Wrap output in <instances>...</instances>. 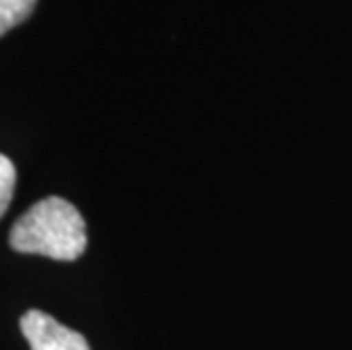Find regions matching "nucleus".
<instances>
[{
    "label": "nucleus",
    "mask_w": 352,
    "mask_h": 350,
    "mask_svg": "<svg viewBox=\"0 0 352 350\" xmlns=\"http://www.w3.org/2000/svg\"><path fill=\"white\" fill-rule=\"evenodd\" d=\"M10 245L16 252L76 262L87 250L85 219L69 200L59 196L43 198L12 226Z\"/></svg>",
    "instance_id": "f257e3e1"
},
{
    "label": "nucleus",
    "mask_w": 352,
    "mask_h": 350,
    "mask_svg": "<svg viewBox=\"0 0 352 350\" xmlns=\"http://www.w3.org/2000/svg\"><path fill=\"white\" fill-rule=\"evenodd\" d=\"M21 332L32 350H91L80 332L39 309H30L21 316Z\"/></svg>",
    "instance_id": "f03ea898"
},
{
    "label": "nucleus",
    "mask_w": 352,
    "mask_h": 350,
    "mask_svg": "<svg viewBox=\"0 0 352 350\" xmlns=\"http://www.w3.org/2000/svg\"><path fill=\"white\" fill-rule=\"evenodd\" d=\"M34 7L36 0H0V36L23 23Z\"/></svg>",
    "instance_id": "7ed1b4c3"
},
{
    "label": "nucleus",
    "mask_w": 352,
    "mask_h": 350,
    "mask_svg": "<svg viewBox=\"0 0 352 350\" xmlns=\"http://www.w3.org/2000/svg\"><path fill=\"white\" fill-rule=\"evenodd\" d=\"M14 187H16V168H14L10 157L0 153V219L12 203Z\"/></svg>",
    "instance_id": "20e7f679"
}]
</instances>
